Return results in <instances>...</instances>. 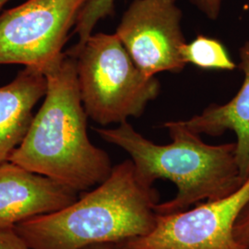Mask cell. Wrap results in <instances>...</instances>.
I'll use <instances>...</instances> for the list:
<instances>
[{"label":"cell","mask_w":249,"mask_h":249,"mask_svg":"<svg viewBox=\"0 0 249 249\" xmlns=\"http://www.w3.org/2000/svg\"><path fill=\"white\" fill-rule=\"evenodd\" d=\"M45 101L9 161L85 192L104 182L113 165L89 141L75 58L64 52L44 68Z\"/></svg>","instance_id":"cell-1"},{"label":"cell","mask_w":249,"mask_h":249,"mask_svg":"<svg viewBox=\"0 0 249 249\" xmlns=\"http://www.w3.org/2000/svg\"><path fill=\"white\" fill-rule=\"evenodd\" d=\"M160 196L138 178L130 159L72 204L53 213L17 224L14 229L31 249H83L119 244L149 234L156 224Z\"/></svg>","instance_id":"cell-2"},{"label":"cell","mask_w":249,"mask_h":249,"mask_svg":"<svg viewBox=\"0 0 249 249\" xmlns=\"http://www.w3.org/2000/svg\"><path fill=\"white\" fill-rule=\"evenodd\" d=\"M172 142L156 144L139 133L127 121L114 128H94L107 142L124 150L136 174L148 186L166 179L177 187V195L158 203V214L187 211L203 200H216L231 195L244 183L235 157V142L210 145L200 135L179 121L163 124Z\"/></svg>","instance_id":"cell-3"},{"label":"cell","mask_w":249,"mask_h":249,"mask_svg":"<svg viewBox=\"0 0 249 249\" xmlns=\"http://www.w3.org/2000/svg\"><path fill=\"white\" fill-rule=\"evenodd\" d=\"M66 52L75 58L85 112L98 124L140 117L160 94V81L141 71L116 34H92Z\"/></svg>","instance_id":"cell-4"},{"label":"cell","mask_w":249,"mask_h":249,"mask_svg":"<svg viewBox=\"0 0 249 249\" xmlns=\"http://www.w3.org/2000/svg\"><path fill=\"white\" fill-rule=\"evenodd\" d=\"M88 0H27L0 14V65L44 70L59 58Z\"/></svg>","instance_id":"cell-5"},{"label":"cell","mask_w":249,"mask_h":249,"mask_svg":"<svg viewBox=\"0 0 249 249\" xmlns=\"http://www.w3.org/2000/svg\"><path fill=\"white\" fill-rule=\"evenodd\" d=\"M249 203V176L231 195L192 210L158 214L147 235L119 243L125 249H249L234 236L238 217Z\"/></svg>","instance_id":"cell-6"},{"label":"cell","mask_w":249,"mask_h":249,"mask_svg":"<svg viewBox=\"0 0 249 249\" xmlns=\"http://www.w3.org/2000/svg\"><path fill=\"white\" fill-rule=\"evenodd\" d=\"M182 18L177 0H133L124 11L116 35L145 76L178 73L187 66L180 53L187 43Z\"/></svg>","instance_id":"cell-7"},{"label":"cell","mask_w":249,"mask_h":249,"mask_svg":"<svg viewBox=\"0 0 249 249\" xmlns=\"http://www.w3.org/2000/svg\"><path fill=\"white\" fill-rule=\"evenodd\" d=\"M77 199V191L52 178L10 161L0 165V228L53 213Z\"/></svg>","instance_id":"cell-8"},{"label":"cell","mask_w":249,"mask_h":249,"mask_svg":"<svg viewBox=\"0 0 249 249\" xmlns=\"http://www.w3.org/2000/svg\"><path fill=\"white\" fill-rule=\"evenodd\" d=\"M45 72L30 66L18 72L9 84L0 87V165L9 161L23 142L34 119V108L45 97Z\"/></svg>","instance_id":"cell-9"},{"label":"cell","mask_w":249,"mask_h":249,"mask_svg":"<svg viewBox=\"0 0 249 249\" xmlns=\"http://www.w3.org/2000/svg\"><path fill=\"white\" fill-rule=\"evenodd\" d=\"M237 68L244 74L238 92L224 105H211L196 116L180 122L189 130L212 137L230 130L235 134V157L244 180L249 176V41L239 49Z\"/></svg>","instance_id":"cell-10"},{"label":"cell","mask_w":249,"mask_h":249,"mask_svg":"<svg viewBox=\"0 0 249 249\" xmlns=\"http://www.w3.org/2000/svg\"><path fill=\"white\" fill-rule=\"evenodd\" d=\"M180 53L187 65L205 71H231L237 68L223 43L209 36L198 35L181 47Z\"/></svg>","instance_id":"cell-11"},{"label":"cell","mask_w":249,"mask_h":249,"mask_svg":"<svg viewBox=\"0 0 249 249\" xmlns=\"http://www.w3.org/2000/svg\"><path fill=\"white\" fill-rule=\"evenodd\" d=\"M116 0H88L81 9L77 19L74 33L79 36V44H82L92 35L101 19L114 15Z\"/></svg>","instance_id":"cell-12"},{"label":"cell","mask_w":249,"mask_h":249,"mask_svg":"<svg viewBox=\"0 0 249 249\" xmlns=\"http://www.w3.org/2000/svg\"><path fill=\"white\" fill-rule=\"evenodd\" d=\"M0 249H31L14 228H0Z\"/></svg>","instance_id":"cell-13"},{"label":"cell","mask_w":249,"mask_h":249,"mask_svg":"<svg viewBox=\"0 0 249 249\" xmlns=\"http://www.w3.org/2000/svg\"><path fill=\"white\" fill-rule=\"evenodd\" d=\"M210 19H217L223 7V0H188Z\"/></svg>","instance_id":"cell-14"},{"label":"cell","mask_w":249,"mask_h":249,"mask_svg":"<svg viewBox=\"0 0 249 249\" xmlns=\"http://www.w3.org/2000/svg\"><path fill=\"white\" fill-rule=\"evenodd\" d=\"M234 236L243 246L249 248V203L236 221Z\"/></svg>","instance_id":"cell-15"},{"label":"cell","mask_w":249,"mask_h":249,"mask_svg":"<svg viewBox=\"0 0 249 249\" xmlns=\"http://www.w3.org/2000/svg\"><path fill=\"white\" fill-rule=\"evenodd\" d=\"M83 249H115V244H97Z\"/></svg>","instance_id":"cell-16"},{"label":"cell","mask_w":249,"mask_h":249,"mask_svg":"<svg viewBox=\"0 0 249 249\" xmlns=\"http://www.w3.org/2000/svg\"><path fill=\"white\" fill-rule=\"evenodd\" d=\"M9 0H0V14H1V11L4 8V6L9 2Z\"/></svg>","instance_id":"cell-17"},{"label":"cell","mask_w":249,"mask_h":249,"mask_svg":"<svg viewBox=\"0 0 249 249\" xmlns=\"http://www.w3.org/2000/svg\"><path fill=\"white\" fill-rule=\"evenodd\" d=\"M115 249H125L124 248H123L120 244H116L115 245Z\"/></svg>","instance_id":"cell-18"}]
</instances>
